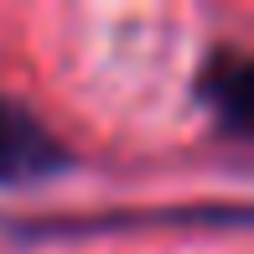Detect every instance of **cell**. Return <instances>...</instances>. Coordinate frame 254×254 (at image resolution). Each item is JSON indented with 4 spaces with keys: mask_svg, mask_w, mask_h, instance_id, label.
Masks as SVG:
<instances>
[{
    "mask_svg": "<svg viewBox=\"0 0 254 254\" xmlns=\"http://www.w3.org/2000/svg\"><path fill=\"white\" fill-rule=\"evenodd\" d=\"M67 166L73 151L52 135V125L21 99L0 94V187H37L47 177H63Z\"/></svg>",
    "mask_w": 254,
    "mask_h": 254,
    "instance_id": "6da1fadb",
    "label": "cell"
},
{
    "mask_svg": "<svg viewBox=\"0 0 254 254\" xmlns=\"http://www.w3.org/2000/svg\"><path fill=\"white\" fill-rule=\"evenodd\" d=\"M249 94H254V67L239 47H213L197 73V99L213 109V120L228 135H249Z\"/></svg>",
    "mask_w": 254,
    "mask_h": 254,
    "instance_id": "7a4b0ae2",
    "label": "cell"
}]
</instances>
